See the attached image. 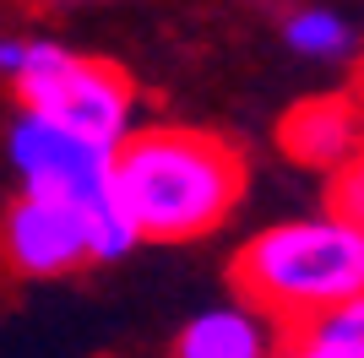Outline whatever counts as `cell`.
Instances as JSON below:
<instances>
[{
	"label": "cell",
	"instance_id": "obj_1",
	"mask_svg": "<svg viewBox=\"0 0 364 358\" xmlns=\"http://www.w3.org/2000/svg\"><path fill=\"white\" fill-rule=\"evenodd\" d=\"M114 195L141 239L185 244L228 223L245 195V158L228 136L147 125L114 147Z\"/></svg>",
	"mask_w": 364,
	"mask_h": 358
},
{
	"label": "cell",
	"instance_id": "obj_2",
	"mask_svg": "<svg viewBox=\"0 0 364 358\" xmlns=\"http://www.w3.org/2000/svg\"><path fill=\"white\" fill-rule=\"evenodd\" d=\"M228 288L283 331L364 293V234L332 212L283 217L250 234L228 261Z\"/></svg>",
	"mask_w": 364,
	"mask_h": 358
},
{
	"label": "cell",
	"instance_id": "obj_3",
	"mask_svg": "<svg viewBox=\"0 0 364 358\" xmlns=\"http://www.w3.org/2000/svg\"><path fill=\"white\" fill-rule=\"evenodd\" d=\"M16 92H22V109H33L38 119H49L65 136H82V141H92L104 152H114L131 136L136 92H131V76L120 65H109V60L60 49L49 65L22 76Z\"/></svg>",
	"mask_w": 364,
	"mask_h": 358
},
{
	"label": "cell",
	"instance_id": "obj_4",
	"mask_svg": "<svg viewBox=\"0 0 364 358\" xmlns=\"http://www.w3.org/2000/svg\"><path fill=\"white\" fill-rule=\"evenodd\" d=\"M11 168L22 174V190H44V195H65L82 212L104 207L114 195V152L92 147L82 136H65L60 125L38 119L33 109H22L11 125Z\"/></svg>",
	"mask_w": 364,
	"mask_h": 358
},
{
	"label": "cell",
	"instance_id": "obj_5",
	"mask_svg": "<svg viewBox=\"0 0 364 358\" xmlns=\"http://www.w3.org/2000/svg\"><path fill=\"white\" fill-rule=\"evenodd\" d=\"M0 261L16 277H60L92 261L87 212L65 195L22 190L0 217Z\"/></svg>",
	"mask_w": 364,
	"mask_h": 358
},
{
	"label": "cell",
	"instance_id": "obj_6",
	"mask_svg": "<svg viewBox=\"0 0 364 358\" xmlns=\"http://www.w3.org/2000/svg\"><path fill=\"white\" fill-rule=\"evenodd\" d=\"M277 147L299 168L337 174V168L364 147V109L353 104V98H343V92L304 98V104H294L289 114L277 119Z\"/></svg>",
	"mask_w": 364,
	"mask_h": 358
},
{
	"label": "cell",
	"instance_id": "obj_7",
	"mask_svg": "<svg viewBox=\"0 0 364 358\" xmlns=\"http://www.w3.org/2000/svg\"><path fill=\"white\" fill-rule=\"evenodd\" d=\"M289 331L272 315L250 310V304H223V310H201L191 326L174 337V358H277Z\"/></svg>",
	"mask_w": 364,
	"mask_h": 358
},
{
	"label": "cell",
	"instance_id": "obj_8",
	"mask_svg": "<svg viewBox=\"0 0 364 358\" xmlns=\"http://www.w3.org/2000/svg\"><path fill=\"white\" fill-rule=\"evenodd\" d=\"M283 38H289L294 55H310V60H337V55L353 49V28L337 11H326V6H299V11H289L283 16Z\"/></svg>",
	"mask_w": 364,
	"mask_h": 358
},
{
	"label": "cell",
	"instance_id": "obj_9",
	"mask_svg": "<svg viewBox=\"0 0 364 358\" xmlns=\"http://www.w3.org/2000/svg\"><path fill=\"white\" fill-rule=\"evenodd\" d=\"M289 337H304V342L326 347V353H343V358H364V293L343 298L332 310H321L316 320L294 326Z\"/></svg>",
	"mask_w": 364,
	"mask_h": 358
},
{
	"label": "cell",
	"instance_id": "obj_10",
	"mask_svg": "<svg viewBox=\"0 0 364 358\" xmlns=\"http://www.w3.org/2000/svg\"><path fill=\"white\" fill-rule=\"evenodd\" d=\"M326 212L364 234V147L332 174V185H326Z\"/></svg>",
	"mask_w": 364,
	"mask_h": 358
},
{
	"label": "cell",
	"instance_id": "obj_11",
	"mask_svg": "<svg viewBox=\"0 0 364 358\" xmlns=\"http://www.w3.org/2000/svg\"><path fill=\"white\" fill-rule=\"evenodd\" d=\"M283 358H343V353H326V347L304 342V337H283Z\"/></svg>",
	"mask_w": 364,
	"mask_h": 358
},
{
	"label": "cell",
	"instance_id": "obj_12",
	"mask_svg": "<svg viewBox=\"0 0 364 358\" xmlns=\"http://www.w3.org/2000/svg\"><path fill=\"white\" fill-rule=\"evenodd\" d=\"M353 104H359V109H364V65H359V98H353Z\"/></svg>",
	"mask_w": 364,
	"mask_h": 358
}]
</instances>
